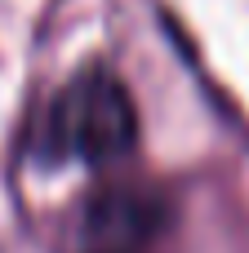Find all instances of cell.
<instances>
[{"label": "cell", "mask_w": 249, "mask_h": 253, "mask_svg": "<svg viewBox=\"0 0 249 253\" xmlns=\"http://www.w3.org/2000/svg\"><path fill=\"white\" fill-rule=\"evenodd\" d=\"M138 147V107L111 67H85L36 116L27 156L40 169H102Z\"/></svg>", "instance_id": "cell-1"}, {"label": "cell", "mask_w": 249, "mask_h": 253, "mask_svg": "<svg viewBox=\"0 0 249 253\" xmlns=\"http://www.w3.org/2000/svg\"><path fill=\"white\" fill-rule=\"evenodd\" d=\"M169 227V200L147 187H111L85 200L76 240L85 253H138Z\"/></svg>", "instance_id": "cell-2"}]
</instances>
